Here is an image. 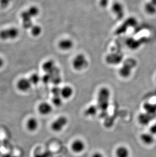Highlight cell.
<instances>
[{
  "label": "cell",
  "instance_id": "obj_28",
  "mask_svg": "<svg viewBox=\"0 0 156 157\" xmlns=\"http://www.w3.org/2000/svg\"><path fill=\"white\" fill-rule=\"evenodd\" d=\"M149 132L154 136L156 135V123L152 124L149 129Z\"/></svg>",
  "mask_w": 156,
  "mask_h": 157
},
{
  "label": "cell",
  "instance_id": "obj_21",
  "mask_svg": "<svg viewBox=\"0 0 156 157\" xmlns=\"http://www.w3.org/2000/svg\"><path fill=\"white\" fill-rule=\"evenodd\" d=\"M126 45H128V47L132 49H137L140 46V44L137 40L134 39L130 38L127 41Z\"/></svg>",
  "mask_w": 156,
  "mask_h": 157
},
{
  "label": "cell",
  "instance_id": "obj_24",
  "mask_svg": "<svg viewBox=\"0 0 156 157\" xmlns=\"http://www.w3.org/2000/svg\"><path fill=\"white\" fill-rule=\"evenodd\" d=\"M41 79V78L40 76L37 73H33L29 78V80L32 83V85H37V84H38L40 82Z\"/></svg>",
  "mask_w": 156,
  "mask_h": 157
},
{
  "label": "cell",
  "instance_id": "obj_5",
  "mask_svg": "<svg viewBox=\"0 0 156 157\" xmlns=\"http://www.w3.org/2000/svg\"><path fill=\"white\" fill-rule=\"evenodd\" d=\"M112 12L119 19H121L124 17L125 10L123 5L119 2H115L112 6Z\"/></svg>",
  "mask_w": 156,
  "mask_h": 157
},
{
  "label": "cell",
  "instance_id": "obj_32",
  "mask_svg": "<svg viewBox=\"0 0 156 157\" xmlns=\"http://www.w3.org/2000/svg\"><path fill=\"white\" fill-rule=\"evenodd\" d=\"M150 2L156 6V0H150Z\"/></svg>",
  "mask_w": 156,
  "mask_h": 157
},
{
  "label": "cell",
  "instance_id": "obj_19",
  "mask_svg": "<svg viewBox=\"0 0 156 157\" xmlns=\"http://www.w3.org/2000/svg\"><path fill=\"white\" fill-rule=\"evenodd\" d=\"M144 9L146 13L150 15H154L156 14V6L150 2L146 3L144 5Z\"/></svg>",
  "mask_w": 156,
  "mask_h": 157
},
{
  "label": "cell",
  "instance_id": "obj_15",
  "mask_svg": "<svg viewBox=\"0 0 156 157\" xmlns=\"http://www.w3.org/2000/svg\"><path fill=\"white\" fill-rule=\"evenodd\" d=\"M116 156L117 157H129V150L124 145L120 146L116 149Z\"/></svg>",
  "mask_w": 156,
  "mask_h": 157
},
{
  "label": "cell",
  "instance_id": "obj_8",
  "mask_svg": "<svg viewBox=\"0 0 156 157\" xmlns=\"http://www.w3.org/2000/svg\"><path fill=\"white\" fill-rule=\"evenodd\" d=\"M58 46L59 49L62 51H69L73 48L74 42L72 40L69 39H62L58 42Z\"/></svg>",
  "mask_w": 156,
  "mask_h": 157
},
{
  "label": "cell",
  "instance_id": "obj_4",
  "mask_svg": "<svg viewBox=\"0 0 156 157\" xmlns=\"http://www.w3.org/2000/svg\"><path fill=\"white\" fill-rule=\"evenodd\" d=\"M68 122L67 117L65 116H60L52 123L51 128L54 132H61L68 124Z\"/></svg>",
  "mask_w": 156,
  "mask_h": 157
},
{
  "label": "cell",
  "instance_id": "obj_27",
  "mask_svg": "<svg viewBox=\"0 0 156 157\" xmlns=\"http://www.w3.org/2000/svg\"><path fill=\"white\" fill-rule=\"evenodd\" d=\"M61 89L58 87H55L52 90V93L54 96H61Z\"/></svg>",
  "mask_w": 156,
  "mask_h": 157
},
{
  "label": "cell",
  "instance_id": "obj_13",
  "mask_svg": "<svg viewBox=\"0 0 156 157\" xmlns=\"http://www.w3.org/2000/svg\"><path fill=\"white\" fill-rule=\"evenodd\" d=\"M27 128L30 132H35L39 127V122L35 117H31L27 121Z\"/></svg>",
  "mask_w": 156,
  "mask_h": 157
},
{
  "label": "cell",
  "instance_id": "obj_29",
  "mask_svg": "<svg viewBox=\"0 0 156 157\" xmlns=\"http://www.w3.org/2000/svg\"><path fill=\"white\" fill-rule=\"evenodd\" d=\"M109 2V0H100V4L102 7H105L107 6Z\"/></svg>",
  "mask_w": 156,
  "mask_h": 157
},
{
  "label": "cell",
  "instance_id": "obj_20",
  "mask_svg": "<svg viewBox=\"0 0 156 157\" xmlns=\"http://www.w3.org/2000/svg\"><path fill=\"white\" fill-rule=\"evenodd\" d=\"M98 108L97 105H91L86 109L84 111V114L87 117H93L97 113Z\"/></svg>",
  "mask_w": 156,
  "mask_h": 157
},
{
  "label": "cell",
  "instance_id": "obj_18",
  "mask_svg": "<svg viewBox=\"0 0 156 157\" xmlns=\"http://www.w3.org/2000/svg\"><path fill=\"white\" fill-rule=\"evenodd\" d=\"M143 109L145 113L153 116L156 113V105L152 104L150 103H146L143 105Z\"/></svg>",
  "mask_w": 156,
  "mask_h": 157
},
{
  "label": "cell",
  "instance_id": "obj_25",
  "mask_svg": "<svg viewBox=\"0 0 156 157\" xmlns=\"http://www.w3.org/2000/svg\"><path fill=\"white\" fill-rule=\"evenodd\" d=\"M52 101L53 105L56 107L61 106L62 104V98L61 96H54Z\"/></svg>",
  "mask_w": 156,
  "mask_h": 157
},
{
  "label": "cell",
  "instance_id": "obj_23",
  "mask_svg": "<svg viewBox=\"0 0 156 157\" xmlns=\"http://www.w3.org/2000/svg\"><path fill=\"white\" fill-rule=\"evenodd\" d=\"M27 11L32 17H35L39 15L40 13V11L38 8L35 6H31L29 7Z\"/></svg>",
  "mask_w": 156,
  "mask_h": 157
},
{
  "label": "cell",
  "instance_id": "obj_12",
  "mask_svg": "<svg viewBox=\"0 0 156 157\" xmlns=\"http://www.w3.org/2000/svg\"><path fill=\"white\" fill-rule=\"evenodd\" d=\"M140 140L146 145H150L155 142V138L154 136L149 133H143L140 135Z\"/></svg>",
  "mask_w": 156,
  "mask_h": 157
},
{
  "label": "cell",
  "instance_id": "obj_16",
  "mask_svg": "<svg viewBox=\"0 0 156 157\" xmlns=\"http://www.w3.org/2000/svg\"><path fill=\"white\" fill-rule=\"evenodd\" d=\"M132 69V67L129 66L128 61L124 65L121 67L119 70V74L120 75L124 78H127L129 77L131 73V69Z\"/></svg>",
  "mask_w": 156,
  "mask_h": 157
},
{
  "label": "cell",
  "instance_id": "obj_10",
  "mask_svg": "<svg viewBox=\"0 0 156 157\" xmlns=\"http://www.w3.org/2000/svg\"><path fill=\"white\" fill-rule=\"evenodd\" d=\"M52 110V106L48 103L44 102L39 105L38 111L40 114L43 116H47L50 114Z\"/></svg>",
  "mask_w": 156,
  "mask_h": 157
},
{
  "label": "cell",
  "instance_id": "obj_31",
  "mask_svg": "<svg viewBox=\"0 0 156 157\" xmlns=\"http://www.w3.org/2000/svg\"><path fill=\"white\" fill-rule=\"evenodd\" d=\"M4 65V61L1 57H0V68H1Z\"/></svg>",
  "mask_w": 156,
  "mask_h": 157
},
{
  "label": "cell",
  "instance_id": "obj_7",
  "mask_svg": "<svg viewBox=\"0 0 156 157\" xmlns=\"http://www.w3.org/2000/svg\"><path fill=\"white\" fill-rule=\"evenodd\" d=\"M85 142L80 139L75 140L71 144L72 150L76 154L82 153L85 149Z\"/></svg>",
  "mask_w": 156,
  "mask_h": 157
},
{
  "label": "cell",
  "instance_id": "obj_14",
  "mask_svg": "<svg viewBox=\"0 0 156 157\" xmlns=\"http://www.w3.org/2000/svg\"><path fill=\"white\" fill-rule=\"evenodd\" d=\"M153 116L148 114L147 113H141L138 117V121L140 124L146 125L149 124L152 120Z\"/></svg>",
  "mask_w": 156,
  "mask_h": 157
},
{
  "label": "cell",
  "instance_id": "obj_22",
  "mask_svg": "<svg viewBox=\"0 0 156 157\" xmlns=\"http://www.w3.org/2000/svg\"><path fill=\"white\" fill-rule=\"evenodd\" d=\"M42 29L39 25H32L31 28V32L34 37H38L41 34Z\"/></svg>",
  "mask_w": 156,
  "mask_h": 157
},
{
  "label": "cell",
  "instance_id": "obj_17",
  "mask_svg": "<svg viewBox=\"0 0 156 157\" xmlns=\"http://www.w3.org/2000/svg\"><path fill=\"white\" fill-rule=\"evenodd\" d=\"M56 68L53 60H47L42 65V69L46 73H50Z\"/></svg>",
  "mask_w": 156,
  "mask_h": 157
},
{
  "label": "cell",
  "instance_id": "obj_6",
  "mask_svg": "<svg viewBox=\"0 0 156 157\" xmlns=\"http://www.w3.org/2000/svg\"><path fill=\"white\" fill-rule=\"evenodd\" d=\"M16 86L18 90L21 92H27L30 90L32 86L29 79L22 78L17 82Z\"/></svg>",
  "mask_w": 156,
  "mask_h": 157
},
{
  "label": "cell",
  "instance_id": "obj_1",
  "mask_svg": "<svg viewBox=\"0 0 156 157\" xmlns=\"http://www.w3.org/2000/svg\"><path fill=\"white\" fill-rule=\"evenodd\" d=\"M110 92L108 87H102L97 94V106L102 114L106 113L110 106Z\"/></svg>",
  "mask_w": 156,
  "mask_h": 157
},
{
  "label": "cell",
  "instance_id": "obj_3",
  "mask_svg": "<svg viewBox=\"0 0 156 157\" xmlns=\"http://www.w3.org/2000/svg\"><path fill=\"white\" fill-rule=\"evenodd\" d=\"M19 34V30L15 27H11L0 31V39L3 41L14 40L17 38Z\"/></svg>",
  "mask_w": 156,
  "mask_h": 157
},
{
  "label": "cell",
  "instance_id": "obj_11",
  "mask_svg": "<svg viewBox=\"0 0 156 157\" xmlns=\"http://www.w3.org/2000/svg\"><path fill=\"white\" fill-rule=\"evenodd\" d=\"M74 89L69 86H65L61 89V96L64 99H69L74 94Z\"/></svg>",
  "mask_w": 156,
  "mask_h": 157
},
{
  "label": "cell",
  "instance_id": "obj_9",
  "mask_svg": "<svg viewBox=\"0 0 156 157\" xmlns=\"http://www.w3.org/2000/svg\"><path fill=\"white\" fill-rule=\"evenodd\" d=\"M21 17L22 20V25L24 28L28 29H31L32 25V17L27 11H24L21 13Z\"/></svg>",
  "mask_w": 156,
  "mask_h": 157
},
{
  "label": "cell",
  "instance_id": "obj_26",
  "mask_svg": "<svg viewBox=\"0 0 156 157\" xmlns=\"http://www.w3.org/2000/svg\"><path fill=\"white\" fill-rule=\"evenodd\" d=\"M12 0H0V6L2 8H6L10 4Z\"/></svg>",
  "mask_w": 156,
  "mask_h": 157
},
{
  "label": "cell",
  "instance_id": "obj_2",
  "mask_svg": "<svg viewBox=\"0 0 156 157\" xmlns=\"http://www.w3.org/2000/svg\"><path fill=\"white\" fill-rule=\"evenodd\" d=\"M72 64L74 69L80 71L87 68L88 65V61L84 54L79 53L74 57Z\"/></svg>",
  "mask_w": 156,
  "mask_h": 157
},
{
  "label": "cell",
  "instance_id": "obj_30",
  "mask_svg": "<svg viewBox=\"0 0 156 157\" xmlns=\"http://www.w3.org/2000/svg\"><path fill=\"white\" fill-rule=\"evenodd\" d=\"M92 157H103V155L100 153H95L93 154Z\"/></svg>",
  "mask_w": 156,
  "mask_h": 157
}]
</instances>
